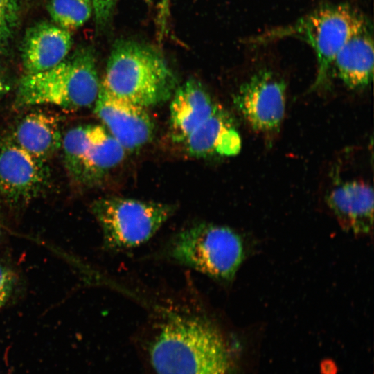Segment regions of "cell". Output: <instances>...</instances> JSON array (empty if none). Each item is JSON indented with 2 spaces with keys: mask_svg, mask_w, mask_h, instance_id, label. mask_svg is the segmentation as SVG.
<instances>
[{
  "mask_svg": "<svg viewBox=\"0 0 374 374\" xmlns=\"http://www.w3.org/2000/svg\"><path fill=\"white\" fill-rule=\"evenodd\" d=\"M183 144L186 152L196 158L229 157L240 152L241 139L229 114L217 105Z\"/></svg>",
  "mask_w": 374,
  "mask_h": 374,
  "instance_id": "cell-13",
  "label": "cell"
},
{
  "mask_svg": "<svg viewBox=\"0 0 374 374\" xmlns=\"http://www.w3.org/2000/svg\"><path fill=\"white\" fill-rule=\"evenodd\" d=\"M285 82L269 70L251 76L237 91L233 102L251 127L265 135L278 132L285 110Z\"/></svg>",
  "mask_w": 374,
  "mask_h": 374,
  "instance_id": "cell-7",
  "label": "cell"
},
{
  "mask_svg": "<svg viewBox=\"0 0 374 374\" xmlns=\"http://www.w3.org/2000/svg\"><path fill=\"white\" fill-rule=\"evenodd\" d=\"M100 84L110 93L145 108L167 101L178 87L158 51L126 39L114 43Z\"/></svg>",
  "mask_w": 374,
  "mask_h": 374,
  "instance_id": "cell-3",
  "label": "cell"
},
{
  "mask_svg": "<svg viewBox=\"0 0 374 374\" xmlns=\"http://www.w3.org/2000/svg\"><path fill=\"white\" fill-rule=\"evenodd\" d=\"M170 105V136L175 143H183L217 107L202 84L189 79L178 86Z\"/></svg>",
  "mask_w": 374,
  "mask_h": 374,
  "instance_id": "cell-12",
  "label": "cell"
},
{
  "mask_svg": "<svg viewBox=\"0 0 374 374\" xmlns=\"http://www.w3.org/2000/svg\"><path fill=\"white\" fill-rule=\"evenodd\" d=\"M47 8L54 24L71 33L82 26L93 13L90 0H50Z\"/></svg>",
  "mask_w": 374,
  "mask_h": 374,
  "instance_id": "cell-17",
  "label": "cell"
},
{
  "mask_svg": "<svg viewBox=\"0 0 374 374\" xmlns=\"http://www.w3.org/2000/svg\"><path fill=\"white\" fill-rule=\"evenodd\" d=\"M373 40L372 28L351 37L336 55L333 67L338 77L349 89L366 87L373 76Z\"/></svg>",
  "mask_w": 374,
  "mask_h": 374,
  "instance_id": "cell-14",
  "label": "cell"
},
{
  "mask_svg": "<svg viewBox=\"0 0 374 374\" xmlns=\"http://www.w3.org/2000/svg\"><path fill=\"white\" fill-rule=\"evenodd\" d=\"M93 105L103 126L125 151L139 149L152 139L154 125L147 108L110 93L101 84Z\"/></svg>",
  "mask_w": 374,
  "mask_h": 374,
  "instance_id": "cell-9",
  "label": "cell"
},
{
  "mask_svg": "<svg viewBox=\"0 0 374 374\" xmlns=\"http://www.w3.org/2000/svg\"><path fill=\"white\" fill-rule=\"evenodd\" d=\"M176 210L174 204L116 196L101 197L91 204L104 247L112 251L130 249L145 243Z\"/></svg>",
  "mask_w": 374,
  "mask_h": 374,
  "instance_id": "cell-6",
  "label": "cell"
},
{
  "mask_svg": "<svg viewBox=\"0 0 374 374\" xmlns=\"http://www.w3.org/2000/svg\"><path fill=\"white\" fill-rule=\"evenodd\" d=\"M8 87L2 78L1 74H0V96L5 93L6 91L8 90Z\"/></svg>",
  "mask_w": 374,
  "mask_h": 374,
  "instance_id": "cell-22",
  "label": "cell"
},
{
  "mask_svg": "<svg viewBox=\"0 0 374 374\" xmlns=\"http://www.w3.org/2000/svg\"><path fill=\"white\" fill-rule=\"evenodd\" d=\"M247 252V242L241 233L206 222L181 229L166 247L170 260L224 285L233 281Z\"/></svg>",
  "mask_w": 374,
  "mask_h": 374,
  "instance_id": "cell-5",
  "label": "cell"
},
{
  "mask_svg": "<svg viewBox=\"0 0 374 374\" xmlns=\"http://www.w3.org/2000/svg\"><path fill=\"white\" fill-rule=\"evenodd\" d=\"M371 28L364 13L348 3H326L294 22L249 39V42L265 44L286 37L305 42L316 55L317 71L312 88L319 89L328 84L335 57L344 44Z\"/></svg>",
  "mask_w": 374,
  "mask_h": 374,
  "instance_id": "cell-2",
  "label": "cell"
},
{
  "mask_svg": "<svg viewBox=\"0 0 374 374\" xmlns=\"http://www.w3.org/2000/svg\"><path fill=\"white\" fill-rule=\"evenodd\" d=\"M46 163L25 151L12 139H0V193L13 205L26 204L45 188Z\"/></svg>",
  "mask_w": 374,
  "mask_h": 374,
  "instance_id": "cell-8",
  "label": "cell"
},
{
  "mask_svg": "<svg viewBox=\"0 0 374 374\" xmlns=\"http://www.w3.org/2000/svg\"><path fill=\"white\" fill-rule=\"evenodd\" d=\"M89 125L69 129L62 137V145L64 163L69 177L80 184L82 174V154L86 145Z\"/></svg>",
  "mask_w": 374,
  "mask_h": 374,
  "instance_id": "cell-18",
  "label": "cell"
},
{
  "mask_svg": "<svg viewBox=\"0 0 374 374\" xmlns=\"http://www.w3.org/2000/svg\"><path fill=\"white\" fill-rule=\"evenodd\" d=\"M90 1L96 26L102 28L109 20L118 0Z\"/></svg>",
  "mask_w": 374,
  "mask_h": 374,
  "instance_id": "cell-20",
  "label": "cell"
},
{
  "mask_svg": "<svg viewBox=\"0 0 374 374\" xmlns=\"http://www.w3.org/2000/svg\"><path fill=\"white\" fill-rule=\"evenodd\" d=\"M71 33L55 24L42 21L26 32L21 59L26 74L53 68L67 56L72 46Z\"/></svg>",
  "mask_w": 374,
  "mask_h": 374,
  "instance_id": "cell-11",
  "label": "cell"
},
{
  "mask_svg": "<svg viewBox=\"0 0 374 374\" xmlns=\"http://www.w3.org/2000/svg\"><path fill=\"white\" fill-rule=\"evenodd\" d=\"M125 150L100 125H90L83 151L80 184L93 186L123 160Z\"/></svg>",
  "mask_w": 374,
  "mask_h": 374,
  "instance_id": "cell-15",
  "label": "cell"
},
{
  "mask_svg": "<svg viewBox=\"0 0 374 374\" xmlns=\"http://www.w3.org/2000/svg\"><path fill=\"white\" fill-rule=\"evenodd\" d=\"M150 348L157 374H228L226 339L205 314L166 308Z\"/></svg>",
  "mask_w": 374,
  "mask_h": 374,
  "instance_id": "cell-1",
  "label": "cell"
},
{
  "mask_svg": "<svg viewBox=\"0 0 374 374\" xmlns=\"http://www.w3.org/2000/svg\"><path fill=\"white\" fill-rule=\"evenodd\" d=\"M19 0H0V50L8 42L18 21Z\"/></svg>",
  "mask_w": 374,
  "mask_h": 374,
  "instance_id": "cell-19",
  "label": "cell"
},
{
  "mask_svg": "<svg viewBox=\"0 0 374 374\" xmlns=\"http://www.w3.org/2000/svg\"><path fill=\"white\" fill-rule=\"evenodd\" d=\"M15 283L14 272L7 266L0 263V308L10 298Z\"/></svg>",
  "mask_w": 374,
  "mask_h": 374,
  "instance_id": "cell-21",
  "label": "cell"
},
{
  "mask_svg": "<svg viewBox=\"0 0 374 374\" xmlns=\"http://www.w3.org/2000/svg\"><path fill=\"white\" fill-rule=\"evenodd\" d=\"M11 139L30 154L46 163L61 148L62 136L58 120L54 116L34 112L19 122Z\"/></svg>",
  "mask_w": 374,
  "mask_h": 374,
  "instance_id": "cell-16",
  "label": "cell"
},
{
  "mask_svg": "<svg viewBox=\"0 0 374 374\" xmlns=\"http://www.w3.org/2000/svg\"><path fill=\"white\" fill-rule=\"evenodd\" d=\"M162 1H163V8H165L166 7L165 3L167 2L168 0H162Z\"/></svg>",
  "mask_w": 374,
  "mask_h": 374,
  "instance_id": "cell-23",
  "label": "cell"
},
{
  "mask_svg": "<svg viewBox=\"0 0 374 374\" xmlns=\"http://www.w3.org/2000/svg\"><path fill=\"white\" fill-rule=\"evenodd\" d=\"M96 57L90 47H80L46 71L25 74L16 96L19 107L51 105L78 110L94 105L100 90Z\"/></svg>",
  "mask_w": 374,
  "mask_h": 374,
  "instance_id": "cell-4",
  "label": "cell"
},
{
  "mask_svg": "<svg viewBox=\"0 0 374 374\" xmlns=\"http://www.w3.org/2000/svg\"><path fill=\"white\" fill-rule=\"evenodd\" d=\"M373 199L371 186L352 181L331 190L326 202L341 227L356 235H367L373 231Z\"/></svg>",
  "mask_w": 374,
  "mask_h": 374,
  "instance_id": "cell-10",
  "label": "cell"
}]
</instances>
